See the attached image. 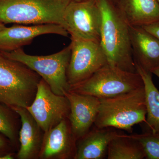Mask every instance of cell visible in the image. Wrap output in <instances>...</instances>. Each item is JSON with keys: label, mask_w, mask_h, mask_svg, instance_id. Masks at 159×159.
Listing matches in <instances>:
<instances>
[{"label": "cell", "mask_w": 159, "mask_h": 159, "mask_svg": "<svg viewBox=\"0 0 159 159\" xmlns=\"http://www.w3.org/2000/svg\"><path fill=\"white\" fill-rule=\"evenodd\" d=\"M102 14L100 44L110 65L137 72L130 39L129 25L113 0H96Z\"/></svg>", "instance_id": "cell-1"}, {"label": "cell", "mask_w": 159, "mask_h": 159, "mask_svg": "<svg viewBox=\"0 0 159 159\" xmlns=\"http://www.w3.org/2000/svg\"><path fill=\"white\" fill-rule=\"evenodd\" d=\"M99 100V111L94 125L97 127H113L131 132L134 125L146 122L144 85L128 93Z\"/></svg>", "instance_id": "cell-2"}, {"label": "cell", "mask_w": 159, "mask_h": 159, "mask_svg": "<svg viewBox=\"0 0 159 159\" xmlns=\"http://www.w3.org/2000/svg\"><path fill=\"white\" fill-rule=\"evenodd\" d=\"M41 77L25 65L0 52V102L27 108L33 102Z\"/></svg>", "instance_id": "cell-3"}, {"label": "cell", "mask_w": 159, "mask_h": 159, "mask_svg": "<svg viewBox=\"0 0 159 159\" xmlns=\"http://www.w3.org/2000/svg\"><path fill=\"white\" fill-rule=\"evenodd\" d=\"M71 1L0 0V23L62 26L64 11Z\"/></svg>", "instance_id": "cell-4"}, {"label": "cell", "mask_w": 159, "mask_h": 159, "mask_svg": "<svg viewBox=\"0 0 159 159\" xmlns=\"http://www.w3.org/2000/svg\"><path fill=\"white\" fill-rule=\"evenodd\" d=\"M143 86L142 77L138 72H128L107 63L88 79L70 87V91L104 99L128 93Z\"/></svg>", "instance_id": "cell-5"}, {"label": "cell", "mask_w": 159, "mask_h": 159, "mask_svg": "<svg viewBox=\"0 0 159 159\" xmlns=\"http://www.w3.org/2000/svg\"><path fill=\"white\" fill-rule=\"evenodd\" d=\"M2 52L6 57L25 65L36 72L54 93L65 96L70 90L67 71L70 58V45L57 53L46 56L29 55L21 48Z\"/></svg>", "instance_id": "cell-6"}, {"label": "cell", "mask_w": 159, "mask_h": 159, "mask_svg": "<svg viewBox=\"0 0 159 159\" xmlns=\"http://www.w3.org/2000/svg\"><path fill=\"white\" fill-rule=\"evenodd\" d=\"M102 14L96 0L73 1L64 11L62 27L74 39L100 42Z\"/></svg>", "instance_id": "cell-7"}, {"label": "cell", "mask_w": 159, "mask_h": 159, "mask_svg": "<svg viewBox=\"0 0 159 159\" xmlns=\"http://www.w3.org/2000/svg\"><path fill=\"white\" fill-rule=\"evenodd\" d=\"M71 39L70 58L67 71L70 87L88 79L108 63L100 42Z\"/></svg>", "instance_id": "cell-8"}, {"label": "cell", "mask_w": 159, "mask_h": 159, "mask_svg": "<svg viewBox=\"0 0 159 159\" xmlns=\"http://www.w3.org/2000/svg\"><path fill=\"white\" fill-rule=\"evenodd\" d=\"M26 108L44 132L68 118L70 111L67 98L54 93L42 78L34 100Z\"/></svg>", "instance_id": "cell-9"}, {"label": "cell", "mask_w": 159, "mask_h": 159, "mask_svg": "<svg viewBox=\"0 0 159 159\" xmlns=\"http://www.w3.org/2000/svg\"><path fill=\"white\" fill-rule=\"evenodd\" d=\"M65 96L70 102V111L68 119L77 141L88 133L94 125L100 100L97 97L70 90Z\"/></svg>", "instance_id": "cell-10"}, {"label": "cell", "mask_w": 159, "mask_h": 159, "mask_svg": "<svg viewBox=\"0 0 159 159\" xmlns=\"http://www.w3.org/2000/svg\"><path fill=\"white\" fill-rule=\"evenodd\" d=\"M77 140L68 118L44 132L39 159H74Z\"/></svg>", "instance_id": "cell-11"}, {"label": "cell", "mask_w": 159, "mask_h": 159, "mask_svg": "<svg viewBox=\"0 0 159 159\" xmlns=\"http://www.w3.org/2000/svg\"><path fill=\"white\" fill-rule=\"evenodd\" d=\"M46 34H56L67 37L69 33L57 24L14 25L6 27L0 31V52H11L27 45L35 38Z\"/></svg>", "instance_id": "cell-12"}, {"label": "cell", "mask_w": 159, "mask_h": 159, "mask_svg": "<svg viewBox=\"0 0 159 159\" xmlns=\"http://www.w3.org/2000/svg\"><path fill=\"white\" fill-rule=\"evenodd\" d=\"M19 115L21 126L19 133L18 159H38L44 132L25 107H11Z\"/></svg>", "instance_id": "cell-13"}, {"label": "cell", "mask_w": 159, "mask_h": 159, "mask_svg": "<svg viewBox=\"0 0 159 159\" xmlns=\"http://www.w3.org/2000/svg\"><path fill=\"white\" fill-rule=\"evenodd\" d=\"M123 133L113 127L100 128L93 125L85 135L77 140L74 159L105 158L111 140Z\"/></svg>", "instance_id": "cell-14"}, {"label": "cell", "mask_w": 159, "mask_h": 159, "mask_svg": "<svg viewBox=\"0 0 159 159\" xmlns=\"http://www.w3.org/2000/svg\"><path fill=\"white\" fill-rule=\"evenodd\" d=\"M135 63L151 72L159 66V40L142 27L129 26Z\"/></svg>", "instance_id": "cell-15"}, {"label": "cell", "mask_w": 159, "mask_h": 159, "mask_svg": "<svg viewBox=\"0 0 159 159\" xmlns=\"http://www.w3.org/2000/svg\"><path fill=\"white\" fill-rule=\"evenodd\" d=\"M117 3L129 26L142 27L159 21L157 0H119Z\"/></svg>", "instance_id": "cell-16"}, {"label": "cell", "mask_w": 159, "mask_h": 159, "mask_svg": "<svg viewBox=\"0 0 159 159\" xmlns=\"http://www.w3.org/2000/svg\"><path fill=\"white\" fill-rule=\"evenodd\" d=\"M137 72L142 77L145 93L146 115L145 122L146 129L159 134V91L152 79V73L135 63Z\"/></svg>", "instance_id": "cell-17"}, {"label": "cell", "mask_w": 159, "mask_h": 159, "mask_svg": "<svg viewBox=\"0 0 159 159\" xmlns=\"http://www.w3.org/2000/svg\"><path fill=\"white\" fill-rule=\"evenodd\" d=\"M107 158L143 159L146 155L141 143L133 135H119L110 143Z\"/></svg>", "instance_id": "cell-18"}, {"label": "cell", "mask_w": 159, "mask_h": 159, "mask_svg": "<svg viewBox=\"0 0 159 159\" xmlns=\"http://www.w3.org/2000/svg\"><path fill=\"white\" fill-rule=\"evenodd\" d=\"M20 124L19 116L15 111L0 102V133L9 139L15 148L19 147Z\"/></svg>", "instance_id": "cell-19"}, {"label": "cell", "mask_w": 159, "mask_h": 159, "mask_svg": "<svg viewBox=\"0 0 159 159\" xmlns=\"http://www.w3.org/2000/svg\"><path fill=\"white\" fill-rule=\"evenodd\" d=\"M133 136L141 143L146 155V158L159 159V134L149 131Z\"/></svg>", "instance_id": "cell-20"}, {"label": "cell", "mask_w": 159, "mask_h": 159, "mask_svg": "<svg viewBox=\"0 0 159 159\" xmlns=\"http://www.w3.org/2000/svg\"><path fill=\"white\" fill-rule=\"evenodd\" d=\"M15 148L9 139L0 134V156L10 152H14Z\"/></svg>", "instance_id": "cell-21"}, {"label": "cell", "mask_w": 159, "mask_h": 159, "mask_svg": "<svg viewBox=\"0 0 159 159\" xmlns=\"http://www.w3.org/2000/svg\"><path fill=\"white\" fill-rule=\"evenodd\" d=\"M142 27L159 40V21Z\"/></svg>", "instance_id": "cell-22"}, {"label": "cell", "mask_w": 159, "mask_h": 159, "mask_svg": "<svg viewBox=\"0 0 159 159\" xmlns=\"http://www.w3.org/2000/svg\"><path fill=\"white\" fill-rule=\"evenodd\" d=\"M151 73L152 74H154L157 76L159 79V66L157 67L155 69H154L152 71Z\"/></svg>", "instance_id": "cell-23"}, {"label": "cell", "mask_w": 159, "mask_h": 159, "mask_svg": "<svg viewBox=\"0 0 159 159\" xmlns=\"http://www.w3.org/2000/svg\"><path fill=\"white\" fill-rule=\"evenodd\" d=\"M6 27L4 24L0 23V31H2V30H3V29H5Z\"/></svg>", "instance_id": "cell-24"}, {"label": "cell", "mask_w": 159, "mask_h": 159, "mask_svg": "<svg viewBox=\"0 0 159 159\" xmlns=\"http://www.w3.org/2000/svg\"><path fill=\"white\" fill-rule=\"evenodd\" d=\"M71 1H77V2H78V1H89V0H71Z\"/></svg>", "instance_id": "cell-25"}, {"label": "cell", "mask_w": 159, "mask_h": 159, "mask_svg": "<svg viewBox=\"0 0 159 159\" xmlns=\"http://www.w3.org/2000/svg\"><path fill=\"white\" fill-rule=\"evenodd\" d=\"M114 1H115V2H118V1H119V0H114Z\"/></svg>", "instance_id": "cell-26"}, {"label": "cell", "mask_w": 159, "mask_h": 159, "mask_svg": "<svg viewBox=\"0 0 159 159\" xmlns=\"http://www.w3.org/2000/svg\"><path fill=\"white\" fill-rule=\"evenodd\" d=\"M157 2H158L159 4V0H157Z\"/></svg>", "instance_id": "cell-27"}]
</instances>
